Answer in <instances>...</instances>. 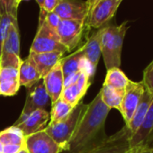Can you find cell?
Segmentation results:
<instances>
[{
  "label": "cell",
  "instance_id": "6da1fadb",
  "mask_svg": "<svg viewBox=\"0 0 153 153\" xmlns=\"http://www.w3.org/2000/svg\"><path fill=\"white\" fill-rule=\"evenodd\" d=\"M110 110L98 93L88 105L87 110L61 153H85L102 144L108 138L105 126Z\"/></svg>",
  "mask_w": 153,
  "mask_h": 153
},
{
  "label": "cell",
  "instance_id": "7a4b0ae2",
  "mask_svg": "<svg viewBox=\"0 0 153 153\" xmlns=\"http://www.w3.org/2000/svg\"><path fill=\"white\" fill-rule=\"evenodd\" d=\"M127 30V21L120 25H106L103 27L101 53L106 70L113 68H120L122 62V50Z\"/></svg>",
  "mask_w": 153,
  "mask_h": 153
},
{
  "label": "cell",
  "instance_id": "3957f363",
  "mask_svg": "<svg viewBox=\"0 0 153 153\" xmlns=\"http://www.w3.org/2000/svg\"><path fill=\"white\" fill-rule=\"evenodd\" d=\"M88 108V105L80 101L71 111V113L62 121L56 123H48L43 129L60 147L61 152L72 137L80 118Z\"/></svg>",
  "mask_w": 153,
  "mask_h": 153
},
{
  "label": "cell",
  "instance_id": "277c9868",
  "mask_svg": "<svg viewBox=\"0 0 153 153\" xmlns=\"http://www.w3.org/2000/svg\"><path fill=\"white\" fill-rule=\"evenodd\" d=\"M51 106V98L46 91L42 79L33 85L31 88H26V99L23 107L22 113L18 119L15 122L13 126L18 125L29 114L36 110H45Z\"/></svg>",
  "mask_w": 153,
  "mask_h": 153
},
{
  "label": "cell",
  "instance_id": "5b68a950",
  "mask_svg": "<svg viewBox=\"0 0 153 153\" xmlns=\"http://www.w3.org/2000/svg\"><path fill=\"white\" fill-rule=\"evenodd\" d=\"M20 58V33L17 19H14L7 30L0 56V67L19 68Z\"/></svg>",
  "mask_w": 153,
  "mask_h": 153
},
{
  "label": "cell",
  "instance_id": "8992f818",
  "mask_svg": "<svg viewBox=\"0 0 153 153\" xmlns=\"http://www.w3.org/2000/svg\"><path fill=\"white\" fill-rule=\"evenodd\" d=\"M52 51H60L65 53L67 50L59 42L57 31L50 28L43 22L38 25V30L31 46L30 52L45 53Z\"/></svg>",
  "mask_w": 153,
  "mask_h": 153
},
{
  "label": "cell",
  "instance_id": "52a82bcc",
  "mask_svg": "<svg viewBox=\"0 0 153 153\" xmlns=\"http://www.w3.org/2000/svg\"><path fill=\"white\" fill-rule=\"evenodd\" d=\"M86 26V22L79 20H61L59 22L56 31L59 42L67 51H73L79 46Z\"/></svg>",
  "mask_w": 153,
  "mask_h": 153
},
{
  "label": "cell",
  "instance_id": "ba28073f",
  "mask_svg": "<svg viewBox=\"0 0 153 153\" xmlns=\"http://www.w3.org/2000/svg\"><path fill=\"white\" fill-rule=\"evenodd\" d=\"M122 1L123 0H99L89 12L87 26L97 30L108 25Z\"/></svg>",
  "mask_w": 153,
  "mask_h": 153
},
{
  "label": "cell",
  "instance_id": "9c48e42d",
  "mask_svg": "<svg viewBox=\"0 0 153 153\" xmlns=\"http://www.w3.org/2000/svg\"><path fill=\"white\" fill-rule=\"evenodd\" d=\"M145 90L146 89L141 81L134 82L130 79L125 88L123 102L119 110L125 122V125L130 123L134 112L140 103Z\"/></svg>",
  "mask_w": 153,
  "mask_h": 153
},
{
  "label": "cell",
  "instance_id": "30bf717a",
  "mask_svg": "<svg viewBox=\"0 0 153 153\" xmlns=\"http://www.w3.org/2000/svg\"><path fill=\"white\" fill-rule=\"evenodd\" d=\"M89 6L84 0H60L54 13L61 20H79L87 24L89 15Z\"/></svg>",
  "mask_w": 153,
  "mask_h": 153
},
{
  "label": "cell",
  "instance_id": "8fae6325",
  "mask_svg": "<svg viewBox=\"0 0 153 153\" xmlns=\"http://www.w3.org/2000/svg\"><path fill=\"white\" fill-rule=\"evenodd\" d=\"M130 137L131 132L124 125L119 131L108 136L102 144L85 153H126L130 150Z\"/></svg>",
  "mask_w": 153,
  "mask_h": 153
},
{
  "label": "cell",
  "instance_id": "7c38bea8",
  "mask_svg": "<svg viewBox=\"0 0 153 153\" xmlns=\"http://www.w3.org/2000/svg\"><path fill=\"white\" fill-rule=\"evenodd\" d=\"M25 147L28 153H61L59 144L43 130L25 137Z\"/></svg>",
  "mask_w": 153,
  "mask_h": 153
},
{
  "label": "cell",
  "instance_id": "4fadbf2b",
  "mask_svg": "<svg viewBox=\"0 0 153 153\" xmlns=\"http://www.w3.org/2000/svg\"><path fill=\"white\" fill-rule=\"evenodd\" d=\"M84 59V51L81 46L76 51L67 57H63L60 60V66L64 76V87L75 83L81 71V63Z\"/></svg>",
  "mask_w": 153,
  "mask_h": 153
},
{
  "label": "cell",
  "instance_id": "5bb4252c",
  "mask_svg": "<svg viewBox=\"0 0 153 153\" xmlns=\"http://www.w3.org/2000/svg\"><path fill=\"white\" fill-rule=\"evenodd\" d=\"M153 140V101L138 130L130 137V149L140 147H150Z\"/></svg>",
  "mask_w": 153,
  "mask_h": 153
},
{
  "label": "cell",
  "instance_id": "9a60e30c",
  "mask_svg": "<svg viewBox=\"0 0 153 153\" xmlns=\"http://www.w3.org/2000/svg\"><path fill=\"white\" fill-rule=\"evenodd\" d=\"M50 121V113L45 110H36L23 120L17 127L25 137L42 131Z\"/></svg>",
  "mask_w": 153,
  "mask_h": 153
},
{
  "label": "cell",
  "instance_id": "2e32d148",
  "mask_svg": "<svg viewBox=\"0 0 153 153\" xmlns=\"http://www.w3.org/2000/svg\"><path fill=\"white\" fill-rule=\"evenodd\" d=\"M42 80L52 104L61 97L64 88V76L59 61L47 75L43 76Z\"/></svg>",
  "mask_w": 153,
  "mask_h": 153
},
{
  "label": "cell",
  "instance_id": "e0dca14e",
  "mask_svg": "<svg viewBox=\"0 0 153 153\" xmlns=\"http://www.w3.org/2000/svg\"><path fill=\"white\" fill-rule=\"evenodd\" d=\"M17 68L0 67V96L13 97L20 88Z\"/></svg>",
  "mask_w": 153,
  "mask_h": 153
},
{
  "label": "cell",
  "instance_id": "ac0fdd59",
  "mask_svg": "<svg viewBox=\"0 0 153 153\" xmlns=\"http://www.w3.org/2000/svg\"><path fill=\"white\" fill-rule=\"evenodd\" d=\"M64 53L60 51H52L45 53H34L29 52V58L33 60L35 65L42 79L47 75L55 65L63 58Z\"/></svg>",
  "mask_w": 153,
  "mask_h": 153
},
{
  "label": "cell",
  "instance_id": "d6986e66",
  "mask_svg": "<svg viewBox=\"0 0 153 153\" xmlns=\"http://www.w3.org/2000/svg\"><path fill=\"white\" fill-rule=\"evenodd\" d=\"M103 27L97 29L82 46L84 51L85 59L91 65V67L97 70V64L99 62L101 53V39H102Z\"/></svg>",
  "mask_w": 153,
  "mask_h": 153
},
{
  "label": "cell",
  "instance_id": "ffe728a7",
  "mask_svg": "<svg viewBox=\"0 0 153 153\" xmlns=\"http://www.w3.org/2000/svg\"><path fill=\"white\" fill-rule=\"evenodd\" d=\"M18 73L20 86H23L26 88H31L33 85H34L42 79L35 65L29 57H27L24 60H21L18 68Z\"/></svg>",
  "mask_w": 153,
  "mask_h": 153
},
{
  "label": "cell",
  "instance_id": "44dd1931",
  "mask_svg": "<svg viewBox=\"0 0 153 153\" xmlns=\"http://www.w3.org/2000/svg\"><path fill=\"white\" fill-rule=\"evenodd\" d=\"M152 101H153V96L150 95L147 90H145L143 97L140 100V103L139 106L137 107L136 111L134 112L130 123L125 125L128 128V130L130 131L131 136L138 130V128L142 123Z\"/></svg>",
  "mask_w": 153,
  "mask_h": 153
},
{
  "label": "cell",
  "instance_id": "7402d4cb",
  "mask_svg": "<svg viewBox=\"0 0 153 153\" xmlns=\"http://www.w3.org/2000/svg\"><path fill=\"white\" fill-rule=\"evenodd\" d=\"M124 92L125 91L114 89L105 84H103V87L99 91L104 104L110 109H117L118 111L120 110Z\"/></svg>",
  "mask_w": 153,
  "mask_h": 153
},
{
  "label": "cell",
  "instance_id": "603a6c76",
  "mask_svg": "<svg viewBox=\"0 0 153 153\" xmlns=\"http://www.w3.org/2000/svg\"><path fill=\"white\" fill-rule=\"evenodd\" d=\"M106 76L104 84L114 89L125 91V88L130 81L128 76L120 68H113L106 70Z\"/></svg>",
  "mask_w": 153,
  "mask_h": 153
},
{
  "label": "cell",
  "instance_id": "cb8c5ba5",
  "mask_svg": "<svg viewBox=\"0 0 153 153\" xmlns=\"http://www.w3.org/2000/svg\"><path fill=\"white\" fill-rule=\"evenodd\" d=\"M25 139L22 131L15 126H11L2 131H0V153L5 146L17 145L25 147Z\"/></svg>",
  "mask_w": 153,
  "mask_h": 153
},
{
  "label": "cell",
  "instance_id": "d4e9b609",
  "mask_svg": "<svg viewBox=\"0 0 153 153\" xmlns=\"http://www.w3.org/2000/svg\"><path fill=\"white\" fill-rule=\"evenodd\" d=\"M73 108V106H71L61 97H59L57 101L51 104L49 123H56L62 121L71 113Z\"/></svg>",
  "mask_w": 153,
  "mask_h": 153
},
{
  "label": "cell",
  "instance_id": "484cf974",
  "mask_svg": "<svg viewBox=\"0 0 153 153\" xmlns=\"http://www.w3.org/2000/svg\"><path fill=\"white\" fill-rule=\"evenodd\" d=\"M60 97L73 107H75L83 98L76 82L72 83L67 87H64Z\"/></svg>",
  "mask_w": 153,
  "mask_h": 153
},
{
  "label": "cell",
  "instance_id": "4316f807",
  "mask_svg": "<svg viewBox=\"0 0 153 153\" xmlns=\"http://www.w3.org/2000/svg\"><path fill=\"white\" fill-rule=\"evenodd\" d=\"M0 14H1V18H0V56H1L3 43H4L7 33V30L9 28V25L11 22L14 19H17V17H13L4 11H0Z\"/></svg>",
  "mask_w": 153,
  "mask_h": 153
},
{
  "label": "cell",
  "instance_id": "83f0119b",
  "mask_svg": "<svg viewBox=\"0 0 153 153\" xmlns=\"http://www.w3.org/2000/svg\"><path fill=\"white\" fill-rule=\"evenodd\" d=\"M141 82L145 89L153 96V60L143 70V78Z\"/></svg>",
  "mask_w": 153,
  "mask_h": 153
},
{
  "label": "cell",
  "instance_id": "f1b7e54d",
  "mask_svg": "<svg viewBox=\"0 0 153 153\" xmlns=\"http://www.w3.org/2000/svg\"><path fill=\"white\" fill-rule=\"evenodd\" d=\"M0 11H4L13 17H17V9L19 4L17 0H0Z\"/></svg>",
  "mask_w": 153,
  "mask_h": 153
},
{
  "label": "cell",
  "instance_id": "f546056e",
  "mask_svg": "<svg viewBox=\"0 0 153 153\" xmlns=\"http://www.w3.org/2000/svg\"><path fill=\"white\" fill-rule=\"evenodd\" d=\"M61 21V19L54 13V12H51V13H47L45 19H44V23L51 29L53 30H57V27L59 24V22Z\"/></svg>",
  "mask_w": 153,
  "mask_h": 153
},
{
  "label": "cell",
  "instance_id": "4dcf8cb0",
  "mask_svg": "<svg viewBox=\"0 0 153 153\" xmlns=\"http://www.w3.org/2000/svg\"><path fill=\"white\" fill-rule=\"evenodd\" d=\"M60 0H43V9L47 13L53 12Z\"/></svg>",
  "mask_w": 153,
  "mask_h": 153
},
{
  "label": "cell",
  "instance_id": "1f68e13d",
  "mask_svg": "<svg viewBox=\"0 0 153 153\" xmlns=\"http://www.w3.org/2000/svg\"><path fill=\"white\" fill-rule=\"evenodd\" d=\"M131 153H153V147H140L131 149Z\"/></svg>",
  "mask_w": 153,
  "mask_h": 153
},
{
  "label": "cell",
  "instance_id": "d6a6232c",
  "mask_svg": "<svg viewBox=\"0 0 153 153\" xmlns=\"http://www.w3.org/2000/svg\"><path fill=\"white\" fill-rule=\"evenodd\" d=\"M99 1V0H88V6H89V10H91V8ZM90 12V11H89Z\"/></svg>",
  "mask_w": 153,
  "mask_h": 153
},
{
  "label": "cell",
  "instance_id": "836d02e7",
  "mask_svg": "<svg viewBox=\"0 0 153 153\" xmlns=\"http://www.w3.org/2000/svg\"><path fill=\"white\" fill-rule=\"evenodd\" d=\"M35 1L40 7V10H44L43 9V0H35Z\"/></svg>",
  "mask_w": 153,
  "mask_h": 153
},
{
  "label": "cell",
  "instance_id": "e575fe53",
  "mask_svg": "<svg viewBox=\"0 0 153 153\" xmlns=\"http://www.w3.org/2000/svg\"><path fill=\"white\" fill-rule=\"evenodd\" d=\"M17 153H28L27 152V150H26V149H25V147H24V148H22Z\"/></svg>",
  "mask_w": 153,
  "mask_h": 153
},
{
  "label": "cell",
  "instance_id": "d590c367",
  "mask_svg": "<svg viewBox=\"0 0 153 153\" xmlns=\"http://www.w3.org/2000/svg\"><path fill=\"white\" fill-rule=\"evenodd\" d=\"M22 1H28V0H17V2H18L19 5H20V3H21Z\"/></svg>",
  "mask_w": 153,
  "mask_h": 153
},
{
  "label": "cell",
  "instance_id": "8d00e7d4",
  "mask_svg": "<svg viewBox=\"0 0 153 153\" xmlns=\"http://www.w3.org/2000/svg\"><path fill=\"white\" fill-rule=\"evenodd\" d=\"M150 147H153V140H152V141H151V144H150Z\"/></svg>",
  "mask_w": 153,
  "mask_h": 153
},
{
  "label": "cell",
  "instance_id": "74e56055",
  "mask_svg": "<svg viewBox=\"0 0 153 153\" xmlns=\"http://www.w3.org/2000/svg\"><path fill=\"white\" fill-rule=\"evenodd\" d=\"M126 153H131V149H130V150H129V151H127V152H126Z\"/></svg>",
  "mask_w": 153,
  "mask_h": 153
},
{
  "label": "cell",
  "instance_id": "f35d334b",
  "mask_svg": "<svg viewBox=\"0 0 153 153\" xmlns=\"http://www.w3.org/2000/svg\"><path fill=\"white\" fill-rule=\"evenodd\" d=\"M0 18H1V14H0Z\"/></svg>",
  "mask_w": 153,
  "mask_h": 153
},
{
  "label": "cell",
  "instance_id": "ab89813d",
  "mask_svg": "<svg viewBox=\"0 0 153 153\" xmlns=\"http://www.w3.org/2000/svg\"><path fill=\"white\" fill-rule=\"evenodd\" d=\"M0 6H1V2H0Z\"/></svg>",
  "mask_w": 153,
  "mask_h": 153
}]
</instances>
